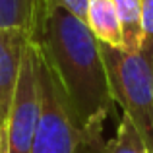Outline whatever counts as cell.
<instances>
[{"mask_svg":"<svg viewBox=\"0 0 153 153\" xmlns=\"http://www.w3.org/2000/svg\"><path fill=\"white\" fill-rule=\"evenodd\" d=\"M31 43L58 78L79 126L103 134L114 101L99 41L87 23L64 8L41 0Z\"/></svg>","mask_w":153,"mask_h":153,"instance_id":"obj_1","label":"cell"},{"mask_svg":"<svg viewBox=\"0 0 153 153\" xmlns=\"http://www.w3.org/2000/svg\"><path fill=\"white\" fill-rule=\"evenodd\" d=\"M112 101L134 122L153 153V41L143 39L138 52L99 43Z\"/></svg>","mask_w":153,"mask_h":153,"instance_id":"obj_2","label":"cell"},{"mask_svg":"<svg viewBox=\"0 0 153 153\" xmlns=\"http://www.w3.org/2000/svg\"><path fill=\"white\" fill-rule=\"evenodd\" d=\"M39 89H41V116L31 153H101L105 146L103 134L79 126L66 99V93L58 83V78L41 54H39Z\"/></svg>","mask_w":153,"mask_h":153,"instance_id":"obj_3","label":"cell"},{"mask_svg":"<svg viewBox=\"0 0 153 153\" xmlns=\"http://www.w3.org/2000/svg\"><path fill=\"white\" fill-rule=\"evenodd\" d=\"M41 116V89H39V54L29 41L22 60L18 87L6 122L8 151L31 153Z\"/></svg>","mask_w":153,"mask_h":153,"instance_id":"obj_4","label":"cell"},{"mask_svg":"<svg viewBox=\"0 0 153 153\" xmlns=\"http://www.w3.org/2000/svg\"><path fill=\"white\" fill-rule=\"evenodd\" d=\"M31 37L23 31L0 27V128L6 126L18 87L22 60Z\"/></svg>","mask_w":153,"mask_h":153,"instance_id":"obj_5","label":"cell"},{"mask_svg":"<svg viewBox=\"0 0 153 153\" xmlns=\"http://www.w3.org/2000/svg\"><path fill=\"white\" fill-rule=\"evenodd\" d=\"M85 23L99 43L122 49V29L112 0H89Z\"/></svg>","mask_w":153,"mask_h":153,"instance_id":"obj_6","label":"cell"},{"mask_svg":"<svg viewBox=\"0 0 153 153\" xmlns=\"http://www.w3.org/2000/svg\"><path fill=\"white\" fill-rule=\"evenodd\" d=\"M122 29V49L138 52L143 45L142 2L140 0H112Z\"/></svg>","mask_w":153,"mask_h":153,"instance_id":"obj_7","label":"cell"},{"mask_svg":"<svg viewBox=\"0 0 153 153\" xmlns=\"http://www.w3.org/2000/svg\"><path fill=\"white\" fill-rule=\"evenodd\" d=\"M41 0H0V27L23 31L31 37Z\"/></svg>","mask_w":153,"mask_h":153,"instance_id":"obj_8","label":"cell"},{"mask_svg":"<svg viewBox=\"0 0 153 153\" xmlns=\"http://www.w3.org/2000/svg\"><path fill=\"white\" fill-rule=\"evenodd\" d=\"M101 153H149V151H147L146 142L140 136L134 122L122 114L118 128H116V136L108 142H105Z\"/></svg>","mask_w":153,"mask_h":153,"instance_id":"obj_9","label":"cell"},{"mask_svg":"<svg viewBox=\"0 0 153 153\" xmlns=\"http://www.w3.org/2000/svg\"><path fill=\"white\" fill-rule=\"evenodd\" d=\"M52 6H58L68 10L70 14H74L76 18H79L82 22H85L87 18V6H89V0H47Z\"/></svg>","mask_w":153,"mask_h":153,"instance_id":"obj_10","label":"cell"},{"mask_svg":"<svg viewBox=\"0 0 153 153\" xmlns=\"http://www.w3.org/2000/svg\"><path fill=\"white\" fill-rule=\"evenodd\" d=\"M142 2V23H143V39L153 41V0H140Z\"/></svg>","mask_w":153,"mask_h":153,"instance_id":"obj_11","label":"cell"},{"mask_svg":"<svg viewBox=\"0 0 153 153\" xmlns=\"http://www.w3.org/2000/svg\"><path fill=\"white\" fill-rule=\"evenodd\" d=\"M0 153H10L8 151V130H6V126L0 128Z\"/></svg>","mask_w":153,"mask_h":153,"instance_id":"obj_12","label":"cell"}]
</instances>
